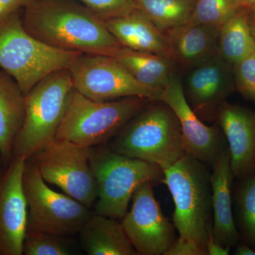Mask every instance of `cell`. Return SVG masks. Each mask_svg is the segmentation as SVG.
I'll list each match as a JSON object with an SVG mask.
<instances>
[{"mask_svg":"<svg viewBox=\"0 0 255 255\" xmlns=\"http://www.w3.org/2000/svg\"><path fill=\"white\" fill-rule=\"evenodd\" d=\"M22 24L32 36L58 49L114 57L122 48L91 10L62 0H30Z\"/></svg>","mask_w":255,"mask_h":255,"instance_id":"obj_1","label":"cell"},{"mask_svg":"<svg viewBox=\"0 0 255 255\" xmlns=\"http://www.w3.org/2000/svg\"><path fill=\"white\" fill-rule=\"evenodd\" d=\"M210 167L186 153L164 169L162 184L174 204L172 221L179 237L166 255H207L212 234V188Z\"/></svg>","mask_w":255,"mask_h":255,"instance_id":"obj_2","label":"cell"},{"mask_svg":"<svg viewBox=\"0 0 255 255\" xmlns=\"http://www.w3.org/2000/svg\"><path fill=\"white\" fill-rule=\"evenodd\" d=\"M109 146L118 153L157 164L163 170L186 154L177 116L160 100L151 101Z\"/></svg>","mask_w":255,"mask_h":255,"instance_id":"obj_3","label":"cell"},{"mask_svg":"<svg viewBox=\"0 0 255 255\" xmlns=\"http://www.w3.org/2000/svg\"><path fill=\"white\" fill-rule=\"evenodd\" d=\"M151 101L130 97L97 102L73 88L56 139L88 147L107 145Z\"/></svg>","mask_w":255,"mask_h":255,"instance_id":"obj_4","label":"cell"},{"mask_svg":"<svg viewBox=\"0 0 255 255\" xmlns=\"http://www.w3.org/2000/svg\"><path fill=\"white\" fill-rule=\"evenodd\" d=\"M82 54L36 39L23 27L18 12L0 23V68L16 80L25 95L50 74L70 68Z\"/></svg>","mask_w":255,"mask_h":255,"instance_id":"obj_5","label":"cell"},{"mask_svg":"<svg viewBox=\"0 0 255 255\" xmlns=\"http://www.w3.org/2000/svg\"><path fill=\"white\" fill-rule=\"evenodd\" d=\"M91 164L99 193L95 213L121 221L137 188L162 183L164 178L157 164L122 155L107 145L92 147Z\"/></svg>","mask_w":255,"mask_h":255,"instance_id":"obj_6","label":"cell"},{"mask_svg":"<svg viewBox=\"0 0 255 255\" xmlns=\"http://www.w3.org/2000/svg\"><path fill=\"white\" fill-rule=\"evenodd\" d=\"M73 88L70 71L64 69L50 74L30 90L26 95L24 121L14 140L12 157L27 159L56 139Z\"/></svg>","mask_w":255,"mask_h":255,"instance_id":"obj_7","label":"cell"},{"mask_svg":"<svg viewBox=\"0 0 255 255\" xmlns=\"http://www.w3.org/2000/svg\"><path fill=\"white\" fill-rule=\"evenodd\" d=\"M23 186L28 206L26 231L68 237L79 233L93 214L80 201L50 189L36 166L27 159Z\"/></svg>","mask_w":255,"mask_h":255,"instance_id":"obj_8","label":"cell"},{"mask_svg":"<svg viewBox=\"0 0 255 255\" xmlns=\"http://www.w3.org/2000/svg\"><path fill=\"white\" fill-rule=\"evenodd\" d=\"M91 154L92 147L55 139L27 160L36 166L45 182L90 209L99 194Z\"/></svg>","mask_w":255,"mask_h":255,"instance_id":"obj_9","label":"cell"},{"mask_svg":"<svg viewBox=\"0 0 255 255\" xmlns=\"http://www.w3.org/2000/svg\"><path fill=\"white\" fill-rule=\"evenodd\" d=\"M74 89L97 102L126 97H144L160 100L162 92L137 82L113 57L82 54L68 69Z\"/></svg>","mask_w":255,"mask_h":255,"instance_id":"obj_10","label":"cell"},{"mask_svg":"<svg viewBox=\"0 0 255 255\" xmlns=\"http://www.w3.org/2000/svg\"><path fill=\"white\" fill-rule=\"evenodd\" d=\"M153 186L146 182L137 188L132 195L131 209L122 221L137 255H166L177 239L174 223L162 213Z\"/></svg>","mask_w":255,"mask_h":255,"instance_id":"obj_11","label":"cell"},{"mask_svg":"<svg viewBox=\"0 0 255 255\" xmlns=\"http://www.w3.org/2000/svg\"><path fill=\"white\" fill-rule=\"evenodd\" d=\"M161 101L177 116L186 153L212 168L220 154L228 147L226 137L219 124L206 125L191 110L179 74H176L164 89Z\"/></svg>","mask_w":255,"mask_h":255,"instance_id":"obj_12","label":"cell"},{"mask_svg":"<svg viewBox=\"0 0 255 255\" xmlns=\"http://www.w3.org/2000/svg\"><path fill=\"white\" fill-rule=\"evenodd\" d=\"M187 72L182 84L188 104L202 122H214L220 106L236 91L232 65L218 53Z\"/></svg>","mask_w":255,"mask_h":255,"instance_id":"obj_13","label":"cell"},{"mask_svg":"<svg viewBox=\"0 0 255 255\" xmlns=\"http://www.w3.org/2000/svg\"><path fill=\"white\" fill-rule=\"evenodd\" d=\"M26 162L14 157L0 169V255H23L28 216L23 186Z\"/></svg>","mask_w":255,"mask_h":255,"instance_id":"obj_14","label":"cell"},{"mask_svg":"<svg viewBox=\"0 0 255 255\" xmlns=\"http://www.w3.org/2000/svg\"><path fill=\"white\" fill-rule=\"evenodd\" d=\"M216 121L227 142L231 168L236 179L255 172V112L224 102L218 109Z\"/></svg>","mask_w":255,"mask_h":255,"instance_id":"obj_15","label":"cell"},{"mask_svg":"<svg viewBox=\"0 0 255 255\" xmlns=\"http://www.w3.org/2000/svg\"><path fill=\"white\" fill-rule=\"evenodd\" d=\"M228 148L220 154L213 166L212 188L214 241L224 247H236L241 240L233 214L232 186L234 176L231 168Z\"/></svg>","mask_w":255,"mask_h":255,"instance_id":"obj_16","label":"cell"},{"mask_svg":"<svg viewBox=\"0 0 255 255\" xmlns=\"http://www.w3.org/2000/svg\"><path fill=\"white\" fill-rule=\"evenodd\" d=\"M220 28L185 23L164 32L169 57L176 66L188 71L219 53Z\"/></svg>","mask_w":255,"mask_h":255,"instance_id":"obj_17","label":"cell"},{"mask_svg":"<svg viewBox=\"0 0 255 255\" xmlns=\"http://www.w3.org/2000/svg\"><path fill=\"white\" fill-rule=\"evenodd\" d=\"M105 23L124 48L170 58L165 35L138 10L105 20Z\"/></svg>","mask_w":255,"mask_h":255,"instance_id":"obj_18","label":"cell"},{"mask_svg":"<svg viewBox=\"0 0 255 255\" xmlns=\"http://www.w3.org/2000/svg\"><path fill=\"white\" fill-rule=\"evenodd\" d=\"M25 112L26 95L16 80L0 68V158L4 166L12 158L13 146Z\"/></svg>","mask_w":255,"mask_h":255,"instance_id":"obj_19","label":"cell"},{"mask_svg":"<svg viewBox=\"0 0 255 255\" xmlns=\"http://www.w3.org/2000/svg\"><path fill=\"white\" fill-rule=\"evenodd\" d=\"M89 255H137L122 221L94 213L78 233Z\"/></svg>","mask_w":255,"mask_h":255,"instance_id":"obj_20","label":"cell"},{"mask_svg":"<svg viewBox=\"0 0 255 255\" xmlns=\"http://www.w3.org/2000/svg\"><path fill=\"white\" fill-rule=\"evenodd\" d=\"M137 82L163 92L178 73L173 60L163 55L135 51L122 47L113 57Z\"/></svg>","mask_w":255,"mask_h":255,"instance_id":"obj_21","label":"cell"},{"mask_svg":"<svg viewBox=\"0 0 255 255\" xmlns=\"http://www.w3.org/2000/svg\"><path fill=\"white\" fill-rule=\"evenodd\" d=\"M251 9V6H243L220 28L218 50L231 65L255 49L250 25Z\"/></svg>","mask_w":255,"mask_h":255,"instance_id":"obj_22","label":"cell"},{"mask_svg":"<svg viewBox=\"0 0 255 255\" xmlns=\"http://www.w3.org/2000/svg\"><path fill=\"white\" fill-rule=\"evenodd\" d=\"M132 2L135 9L164 33L187 23L196 0H132Z\"/></svg>","mask_w":255,"mask_h":255,"instance_id":"obj_23","label":"cell"},{"mask_svg":"<svg viewBox=\"0 0 255 255\" xmlns=\"http://www.w3.org/2000/svg\"><path fill=\"white\" fill-rule=\"evenodd\" d=\"M248 6L243 0H196L187 24L221 28L228 19Z\"/></svg>","mask_w":255,"mask_h":255,"instance_id":"obj_24","label":"cell"},{"mask_svg":"<svg viewBox=\"0 0 255 255\" xmlns=\"http://www.w3.org/2000/svg\"><path fill=\"white\" fill-rule=\"evenodd\" d=\"M241 181L237 192L240 228L246 243L255 248V172Z\"/></svg>","mask_w":255,"mask_h":255,"instance_id":"obj_25","label":"cell"},{"mask_svg":"<svg viewBox=\"0 0 255 255\" xmlns=\"http://www.w3.org/2000/svg\"><path fill=\"white\" fill-rule=\"evenodd\" d=\"M66 236L40 231H26L23 243V255H68L71 249Z\"/></svg>","mask_w":255,"mask_h":255,"instance_id":"obj_26","label":"cell"},{"mask_svg":"<svg viewBox=\"0 0 255 255\" xmlns=\"http://www.w3.org/2000/svg\"><path fill=\"white\" fill-rule=\"evenodd\" d=\"M236 90L255 102V49L232 65Z\"/></svg>","mask_w":255,"mask_h":255,"instance_id":"obj_27","label":"cell"},{"mask_svg":"<svg viewBox=\"0 0 255 255\" xmlns=\"http://www.w3.org/2000/svg\"><path fill=\"white\" fill-rule=\"evenodd\" d=\"M88 9L105 20L125 15L135 8L132 0H80Z\"/></svg>","mask_w":255,"mask_h":255,"instance_id":"obj_28","label":"cell"},{"mask_svg":"<svg viewBox=\"0 0 255 255\" xmlns=\"http://www.w3.org/2000/svg\"><path fill=\"white\" fill-rule=\"evenodd\" d=\"M30 0H0V23L25 7Z\"/></svg>","mask_w":255,"mask_h":255,"instance_id":"obj_29","label":"cell"},{"mask_svg":"<svg viewBox=\"0 0 255 255\" xmlns=\"http://www.w3.org/2000/svg\"><path fill=\"white\" fill-rule=\"evenodd\" d=\"M231 249L230 247L222 246L219 243H216L214 241L212 234L211 235L206 247L207 255H228L230 254Z\"/></svg>","mask_w":255,"mask_h":255,"instance_id":"obj_30","label":"cell"},{"mask_svg":"<svg viewBox=\"0 0 255 255\" xmlns=\"http://www.w3.org/2000/svg\"><path fill=\"white\" fill-rule=\"evenodd\" d=\"M234 254L236 255H255V251L251 247L243 243H238L236 246Z\"/></svg>","mask_w":255,"mask_h":255,"instance_id":"obj_31","label":"cell"},{"mask_svg":"<svg viewBox=\"0 0 255 255\" xmlns=\"http://www.w3.org/2000/svg\"><path fill=\"white\" fill-rule=\"evenodd\" d=\"M250 25H251L252 36H253V40H254L255 44V7H251V9Z\"/></svg>","mask_w":255,"mask_h":255,"instance_id":"obj_32","label":"cell"},{"mask_svg":"<svg viewBox=\"0 0 255 255\" xmlns=\"http://www.w3.org/2000/svg\"><path fill=\"white\" fill-rule=\"evenodd\" d=\"M243 2L251 7H255V0H243Z\"/></svg>","mask_w":255,"mask_h":255,"instance_id":"obj_33","label":"cell"}]
</instances>
